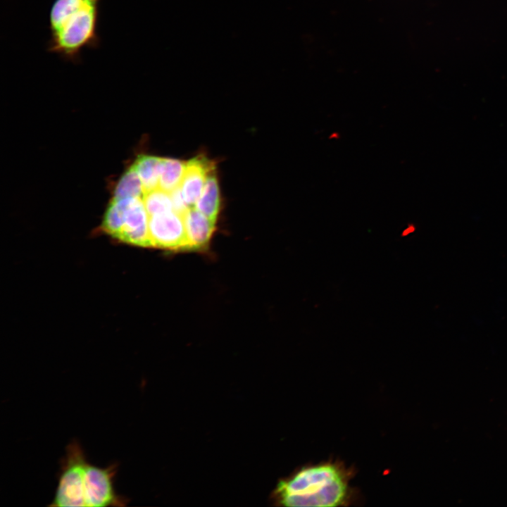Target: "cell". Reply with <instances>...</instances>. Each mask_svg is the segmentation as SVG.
<instances>
[{
    "instance_id": "cell-1",
    "label": "cell",
    "mask_w": 507,
    "mask_h": 507,
    "mask_svg": "<svg viewBox=\"0 0 507 507\" xmlns=\"http://www.w3.org/2000/svg\"><path fill=\"white\" fill-rule=\"evenodd\" d=\"M354 475L353 468L338 460L308 463L280 480L273 498L282 506H349L358 498Z\"/></svg>"
},
{
    "instance_id": "cell-2",
    "label": "cell",
    "mask_w": 507,
    "mask_h": 507,
    "mask_svg": "<svg viewBox=\"0 0 507 507\" xmlns=\"http://www.w3.org/2000/svg\"><path fill=\"white\" fill-rule=\"evenodd\" d=\"M100 1L55 0L49 16L48 51L65 61L77 63L84 49L99 46Z\"/></svg>"
},
{
    "instance_id": "cell-3",
    "label": "cell",
    "mask_w": 507,
    "mask_h": 507,
    "mask_svg": "<svg viewBox=\"0 0 507 507\" xmlns=\"http://www.w3.org/2000/svg\"><path fill=\"white\" fill-rule=\"evenodd\" d=\"M88 463L84 451L77 439L66 446L60 464V472L53 507L85 506L84 476Z\"/></svg>"
},
{
    "instance_id": "cell-4",
    "label": "cell",
    "mask_w": 507,
    "mask_h": 507,
    "mask_svg": "<svg viewBox=\"0 0 507 507\" xmlns=\"http://www.w3.org/2000/svg\"><path fill=\"white\" fill-rule=\"evenodd\" d=\"M118 463L106 468L87 463L84 476L85 506H125L129 502L125 496L118 494L114 487V478Z\"/></svg>"
},
{
    "instance_id": "cell-5",
    "label": "cell",
    "mask_w": 507,
    "mask_h": 507,
    "mask_svg": "<svg viewBox=\"0 0 507 507\" xmlns=\"http://www.w3.org/2000/svg\"><path fill=\"white\" fill-rule=\"evenodd\" d=\"M148 231L151 246L188 249L183 216L174 211L149 217Z\"/></svg>"
},
{
    "instance_id": "cell-6",
    "label": "cell",
    "mask_w": 507,
    "mask_h": 507,
    "mask_svg": "<svg viewBox=\"0 0 507 507\" xmlns=\"http://www.w3.org/2000/svg\"><path fill=\"white\" fill-rule=\"evenodd\" d=\"M213 168V163L203 156L195 157L187 162L180 188L189 208L194 207L201 195L207 175Z\"/></svg>"
},
{
    "instance_id": "cell-7",
    "label": "cell",
    "mask_w": 507,
    "mask_h": 507,
    "mask_svg": "<svg viewBox=\"0 0 507 507\" xmlns=\"http://www.w3.org/2000/svg\"><path fill=\"white\" fill-rule=\"evenodd\" d=\"M188 249L204 246L210 239L215 227L214 220L198 211L189 208L183 215Z\"/></svg>"
},
{
    "instance_id": "cell-8",
    "label": "cell",
    "mask_w": 507,
    "mask_h": 507,
    "mask_svg": "<svg viewBox=\"0 0 507 507\" xmlns=\"http://www.w3.org/2000/svg\"><path fill=\"white\" fill-rule=\"evenodd\" d=\"M220 190L215 168L208 174L204 188L194 207L215 221L220 211Z\"/></svg>"
},
{
    "instance_id": "cell-9",
    "label": "cell",
    "mask_w": 507,
    "mask_h": 507,
    "mask_svg": "<svg viewBox=\"0 0 507 507\" xmlns=\"http://www.w3.org/2000/svg\"><path fill=\"white\" fill-rule=\"evenodd\" d=\"M186 166L180 160L161 158L158 186L168 192L180 187Z\"/></svg>"
},
{
    "instance_id": "cell-10",
    "label": "cell",
    "mask_w": 507,
    "mask_h": 507,
    "mask_svg": "<svg viewBox=\"0 0 507 507\" xmlns=\"http://www.w3.org/2000/svg\"><path fill=\"white\" fill-rule=\"evenodd\" d=\"M173 211L183 215L189 207L187 204L180 187L170 192Z\"/></svg>"
},
{
    "instance_id": "cell-11",
    "label": "cell",
    "mask_w": 507,
    "mask_h": 507,
    "mask_svg": "<svg viewBox=\"0 0 507 507\" xmlns=\"http://www.w3.org/2000/svg\"><path fill=\"white\" fill-rule=\"evenodd\" d=\"M415 230L414 226L413 225H408L405 229L403 230L401 232L402 237H406L408 234L413 233Z\"/></svg>"
},
{
    "instance_id": "cell-12",
    "label": "cell",
    "mask_w": 507,
    "mask_h": 507,
    "mask_svg": "<svg viewBox=\"0 0 507 507\" xmlns=\"http://www.w3.org/2000/svg\"><path fill=\"white\" fill-rule=\"evenodd\" d=\"M330 139H337V138H339V134H338V133H336V132H334V133H332V134H330Z\"/></svg>"
}]
</instances>
